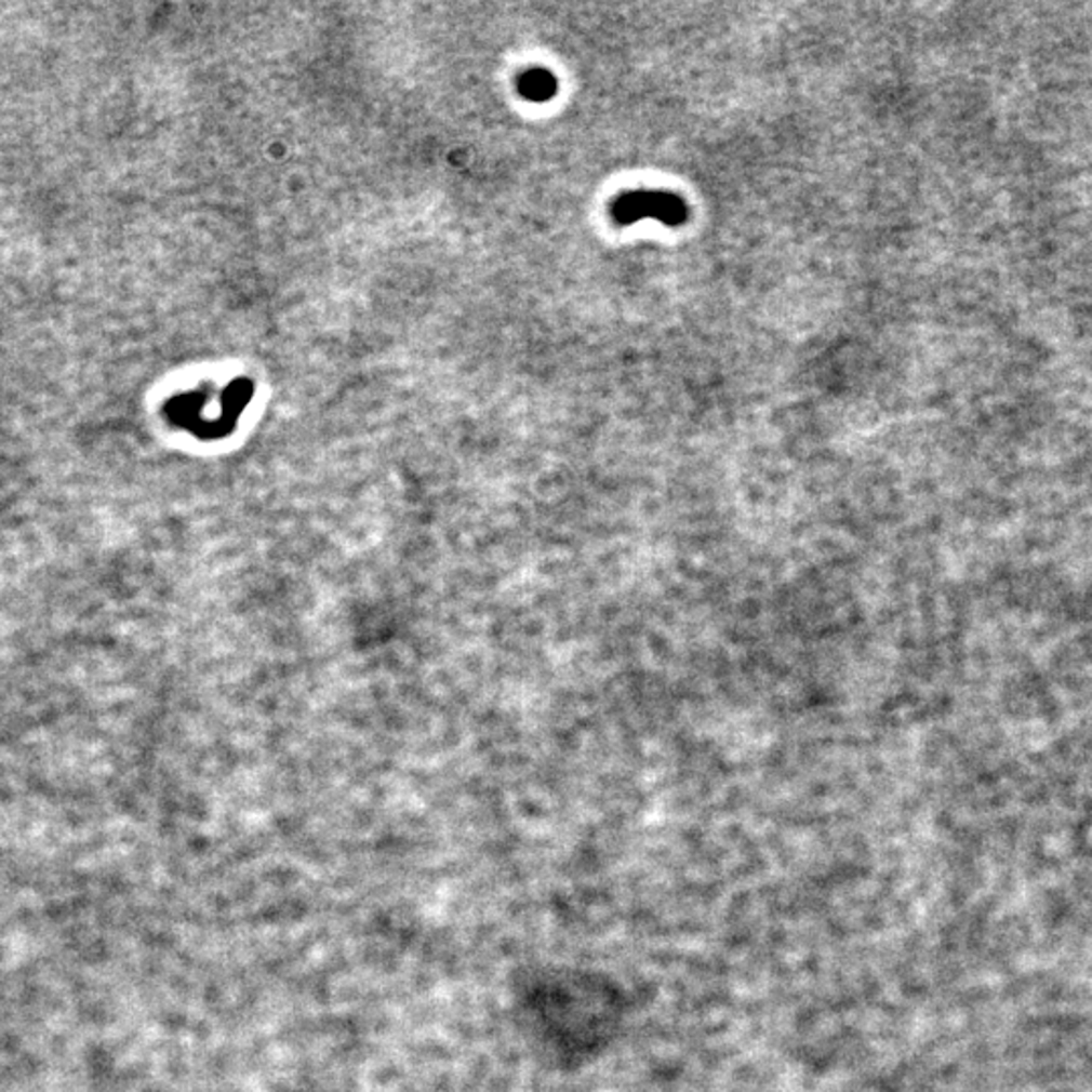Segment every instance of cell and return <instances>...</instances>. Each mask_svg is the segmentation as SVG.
<instances>
[{"label": "cell", "mask_w": 1092, "mask_h": 1092, "mask_svg": "<svg viewBox=\"0 0 1092 1092\" xmlns=\"http://www.w3.org/2000/svg\"><path fill=\"white\" fill-rule=\"evenodd\" d=\"M613 217L620 223H636L645 217L657 218L670 227H678L688 221V204L674 192L636 190L627 192L613 204Z\"/></svg>", "instance_id": "obj_1"}]
</instances>
